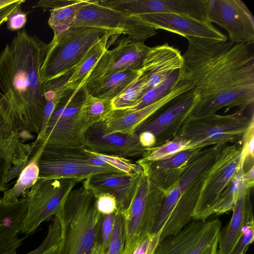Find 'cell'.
<instances>
[{
  "label": "cell",
  "mask_w": 254,
  "mask_h": 254,
  "mask_svg": "<svg viewBox=\"0 0 254 254\" xmlns=\"http://www.w3.org/2000/svg\"><path fill=\"white\" fill-rule=\"evenodd\" d=\"M180 76L198 97L193 116L223 108L245 111L254 103V56L248 45L188 37Z\"/></svg>",
  "instance_id": "cell-1"
},
{
  "label": "cell",
  "mask_w": 254,
  "mask_h": 254,
  "mask_svg": "<svg viewBox=\"0 0 254 254\" xmlns=\"http://www.w3.org/2000/svg\"><path fill=\"white\" fill-rule=\"evenodd\" d=\"M48 46L23 28L0 52V114L21 138L41 129L47 102L41 71Z\"/></svg>",
  "instance_id": "cell-2"
},
{
  "label": "cell",
  "mask_w": 254,
  "mask_h": 254,
  "mask_svg": "<svg viewBox=\"0 0 254 254\" xmlns=\"http://www.w3.org/2000/svg\"><path fill=\"white\" fill-rule=\"evenodd\" d=\"M55 216L62 225L59 254H85L100 242L103 215L97 210L95 196L83 184L70 191Z\"/></svg>",
  "instance_id": "cell-3"
},
{
  "label": "cell",
  "mask_w": 254,
  "mask_h": 254,
  "mask_svg": "<svg viewBox=\"0 0 254 254\" xmlns=\"http://www.w3.org/2000/svg\"><path fill=\"white\" fill-rule=\"evenodd\" d=\"M244 111L239 109L225 115H191L185 122L177 136L189 142L187 149L227 144L241 145L244 135L254 121V113L249 118Z\"/></svg>",
  "instance_id": "cell-4"
},
{
  "label": "cell",
  "mask_w": 254,
  "mask_h": 254,
  "mask_svg": "<svg viewBox=\"0 0 254 254\" xmlns=\"http://www.w3.org/2000/svg\"><path fill=\"white\" fill-rule=\"evenodd\" d=\"M223 147L222 145H215L203 148L187 164L175 184L179 189L180 197L164 227L168 234L177 233L193 220L192 213L200 192Z\"/></svg>",
  "instance_id": "cell-5"
},
{
  "label": "cell",
  "mask_w": 254,
  "mask_h": 254,
  "mask_svg": "<svg viewBox=\"0 0 254 254\" xmlns=\"http://www.w3.org/2000/svg\"><path fill=\"white\" fill-rule=\"evenodd\" d=\"M38 165L39 179L74 178L84 181L97 174L122 172L96 157L84 145L63 146L43 142Z\"/></svg>",
  "instance_id": "cell-6"
},
{
  "label": "cell",
  "mask_w": 254,
  "mask_h": 254,
  "mask_svg": "<svg viewBox=\"0 0 254 254\" xmlns=\"http://www.w3.org/2000/svg\"><path fill=\"white\" fill-rule=\"evenodd\" d=\"M110 32L113 31L70 27L58 35L54 36L48 44L41 68L42 83L44 84L73 69L87 52L105 34Z\"/></svg>",
  "instance_id": "cell-7"
},
{
  "label": "cell",
  "mask_w": 254,
  "mask_h": 254,
  "mask_svg": "<svg viewBox=\"0 0 254 254\" xmlns=\"http://www.w3.org/2000/svg\"><path fill=\"white\" fill-rule=\"evenodd\" d=\"M165 193L143 172L128 208L121 213L125 231L124 254H131L136 245L151 234Z\"/></svg>",
  "instance_id": "cell-8"
},
{
  "label": "cell",
  "mask_w": 254,
  "mask_h": 254,
  "mask_svg": "<svg viewBox=\"0 0 254 254\" xmlns=\"http://www.w3.org/2000/svg\"><path fill=\"white\" fill-rule=\"evenodd\" d=\"M79 178L38 179L24 198L26 211L20 233L28 237L44 221L58 215Z\"/></svg>",
  "instance_id": "cell-9"
},
{
  "label": "cell",
  "mask_w": 254,
  "mask_h": 254,
  "mask_svg": "<svg viewBox=\"0 0 254 254\" xmlns=\"http://www.w3.org/2000/svg\"><path fill=\"white\" fill-rule=\"evenodd\" d=\"M86 91L85 85L65 91L47 124L44 142L63 146L84 145L91 127L80 113Z\"/></svg>",
  "instance_id": "cell-10"
},
{
  "label": "cell",
  "mask_w": 254,
  "mask_h": 254,
  "mask_svg": "<svg viewBox=\"0 0 254 254\" xmlns=\"http://www.w3.org/2000/svg\"><path fill=\"white\" fill-rule=\"evenodd\" d=\"M71 27L104 29L117 35H127L130 40L144 42L155 36L156 30L136 16L88 0L79 9Z\"/></svg>",
  "instance_id": "cell-11"
},
{
  "label": "cell",
  "mask_w": 254,
  "mask_h": 254,
  "mask_svg": "<svg viewBox=\"0 0 254 254\" xmlns=\"http://www.w3.org/2000/svg\"><path fill=\"white\" fill-rule=\"evenodd\" d=\"M241 145L225 144L214 160L192 213L193 220H205L213 214V208L223 190L238 172Z\"/></svg>",
  "instance_id": "cell-12"
},
{
  "label": "cell",
  "mask_w": 254,
  "mask_h": 254,
  "mask_svg": "<svg viewBox=\"0 0 254 254\" xmlns=\"http://www.w3.org/2000/svg\"><path fill=\"white\" fill-rule=\"evenodd\" d=\"M221 227L217 218L193 220L160 242L153 254H206L218 245Z\"/></svg>",
  "instance_id": "cell-13"
},
{
  "label": "cell",
  "mask_w": 254,
  "mask_h": 254,
  "mask_svg": "<svg viewBox=\"0 0 254 254\" xmlns=\"http://www.w3.org/2000/svg\"><path fill=\"white\" fill-rule=\"evenodd\" d=\"M206 16L208 21L218 24L228 32L230 42L254 44V16L243 1L207 0Z\"/></svg>",
  "instance_id": "cell-14"
},
{
  "label": "cell",
  "mask_w": 254,
  "mask_h": 254,
  "mask_svg": "<svg viewBox=\"0 0 254 254\" xmlns=\"http://www.w3.org/2000/svg\"><path fill=\"white\" fill-rule=\"evenodd\" d=\"M198 97L191 89L177 97L165 107L140 125L134 132L153 133L156 137L154 148L160 146L177 136L186 120L192 115Z\"/></svg>",
  "instance_id": "cell-15"
},
{
  "label": "cell",
  "mask_w": 254,
  "mask_h": 254,
  "mask_svg": "<svg viewBox=\"0 0 254 254\" xmlns=\"http://www.w3.org/2000/svg\"><path fill=\"white\" fill-rule=\"evenodd\" d=\"M149 48L144 42L126 37L114 49L106 50L88 75L85 85L115 73L141 68Z\"/></svg>",
  "instance_id": "cell-16"
},
{
  "label": "cell",
  "mask_w": 254,
  "mask_h": 254,
  "mask_svg": "<svg viewBox=\"0 0 254 254\" xmlns=\"http://www.w3.org/2000/svg\"><path fill=\"white\" fill-rule=\"evenodd\" d=\"M99 1L104 5L135 16L166 13L207 20V0H104Z\"/></svg>",
  "instance_id": "cell-17"
},
{
  "label": "cell",
  "mask_w": 254,
  "mask_h": 254,
  "mask_svg": "<svg viewBox=\"0 0 254 254\" xmlns=\"http://www.w3.org/2000/svg\"><path fill=\"white\" fill-rule=\"evenodd\" d=\"M192 89L190 82L179 76L173 89L165 96L147 106L133 111L113 110L102 122L107 132L123 134L133 133L145 121L165 107L181 95Z\"/></svg>",
  "instance_id": "cell-18"
},
{
  "label": "cell",
  "mask_w": 254,
  "mask_h": 254,
  "mask_svg": "<svg viewBox=\"0 0 254 254\" xmlns=\"http://www.w3.org/2000/svg\"><path fill=\"white\" fill-rule=\"evenodd\" d=\"M156 30L162 29L186 38L226 42L227 37L207 20L174 13H148L136 16Z\"/></svg>",
  "instance_id": "cell-19"
},
{
  "label": "cell",
  "mask_w": 254,
  "mask_h": 254,
  "mask_svg": "<svg viewBox=\"0 0 254 254\" xmlns=\"http://www.w3.org/2000/svg\"><path fill=\"white\" fill-rule=\"evenodd\" d=\"M84 146L97 153L126 158L142 157L149 149L141 146L138 135L134 133L127 134L106 132L101 121L89 127L85 135Z\"/></svg>",
  "instance_id": "cell-20"
},
{
  "label": "cell",
  "mask_w": 254,
  "mask_h": 254,
  "mask_svg": "<svg viewBox=\"0 0 254 254\" xmlns=\"http://www.w3.org/2000/svg\"><path fill=\"white\" fill-rule=\"evenodd\" d=\"M142 173L131 175L122 172L99 173L88 178L83 184L95 197L105 193L113 195L117 200L118 210L123 213L131 203Z\"/></svg>",
  "instance_id": "cell-21"
},
{
  "label": "cell",
  "mask_w": 254,
  "mask_h": 254,
  "mask_svg": "<svg viewBox=\"0 0 254 254\" xmlns=\"http://www.w3.org/2000/svg\"><path fill=\"white\" fill-rule=\"evenodd\" d=\"M201 149H185L166 160L145 162L139 159L136 163L142 168L144 174L166 194L177 183L189 161Z\"/></svg>",
  "instance_id": "cell-22"
},
{
  "label": "cell",
  "mask_w": 254,
  "mask_h": 254,
  "mask_svg": "<svg viewBox=\"0 0 254 254\" xmlns=\"http://www.w3.org/2000/svg\"><path fill=\"white\" fill-rule=\"evenodd\" d=\"M183 65V55L178 49L167 43L149 47L141 67L148 77V90L181 69Z\"/></svg>",
  "instance_id": "cell-23"
},
{
  "label": "cell",
  "mask_w": 254,
  "mask_h": 254,
  "mask_svg": "<svg viewBox=\"0 0 254 254\" xmlns=\"http://www.w3.org/2000/svg\"><path fill=\"white\" fill-rule=\"evenodd\" d=\"M26 211L24 198L6 201L0 196V254H16L27 237H19Z\"/></svg>",
  "instance_id": "cell-24"
},
{
  "label": "cell",
  "mask_w": 254,
  "mask_h": 254,
  "mask_svg": "<svg viewBox=\"0 0 254 254\" xmlns=\"http://www.w3.org/2000/svg\"><path fill=\"white\" fill-rule=\"evenodd\" d=\"M251 189L242 183L231 219L220 231L216 254H229L247 224L254 220L250 201Z\"/></svg>",
  "instance_id": "cell-25"
},
{
  "label": "cell",
  "mask_w": 254,
  "mask_h": 254,
  "mask_svg": "<svg viewBox=\"0 0 254 254\" xmlns=\"http://www.w3.org/2000/svg\"><path fill=\"white\" fill-rule=\"evenodd\" d=\"M9 120L0 114V156L9 160L12 166H25L32 152V144H25Z\"/></svg>",
  "instance_id": "cell-26"
},
{
  "label": "cell",
  "mask_w": 254,
  "mask_h": 254,
  "mask_svg": "<svg viewBox=\"0 0 254 254\" xmlns=\"http://www.w3.org/2000/svg\"><path fill=\"white\" fill-rule=\"evenodd\" d=\"M142 71L140 68L115 73L90 85H85V88L94 97L112 101L128 87Z\"/></svg>",
  "instance_id": "cell-27"
},
{
  "label": "cell",
  "mask_w": 254,
  "mask_h": 254,
  "mask_svg": "<svg viewBox=\"0 0 254 254\" xmlns=\"http://www.w3.org/2000/svg\"><path fill=\"white\" fill-rule=\"evenodd\" d=\"M115 35L117 34L113 32L105 34L83 56L74 67L72 74L64 86L66 90H74L85 85L88 75L107 50L108 40Z\"/></svg>",
  "instance_id": "cell-28"
},
{
  "label": "cell",
  "mask_w": 254,
  "mask_h": 254,
  "mask_svg": "<svg viewBox=\"0 0 254 254\" xmlns=\"http://www.w3.org/2000/svg\"><path fill=\"white\" fill-rule=\"evenodd\" d=\"M42 143L35 146L31 156L23 169L14 185L3 191L2 198L6 201H14L19 199L29 190L39 179L38 159L41 153Z\"/></svg>",
  "instance_id": "cell-29"
},
{
  "label": "cell",
  "mask_w": 254,
  "mask_h": 254,
  "mask_svg": "<svg viewBox=\"0 0 254 254\" xmlns=\"http://www.w3.org/2000/svg\"><path fill=\"white\" fill-rule=\"evenodd\" d=\"M88 0H71L68 3L51 10L48 24L57 35L70 27L80 8Z\"/></svg>",
  "instance_id": "cell-30"
},
{
  "label": "cell",
  "mask_w": 254,
  "mask_h": 254,
  "mask_svg": "<svg viewBox=\"0 0 254 254\" xmlns=\"http://www.w3.org/2000/svg\"><path fill=\"white\" fill-rule=\"evenodd\" d=\"M113 110L111 100L94 97L86 91L80 113L91 127L103 121Z\"/></svg>",
  "instance_id": "cell-31"
},
{
  "label": "cell",
  "mask_w": 254,
  "mask_h": 254,
  "mask_svg": "<svg viewBox=\"0 0 254 254\" xmlns=\"http://www.w3.org/2000/svg\"><path fill=\"white\" fill-rule=\"evenodd\" d=\"M147 79V75L142 71L128 87L112 100L114 110L127 109L135 104L148 91Z\"/></svg>",
  "instance_id": "cell-32"
},
{
  "label": "cell",
  "mask_w": 254,
  "mask_h": 254,
  "mask_svg": "<svg viewBox=\"0 0 254 254\" xmlns=\"http://www.w3.org/2000/svg\"><path fill=\"white\" fill-rule=\"evenodd\" d=\"M244 167L240 164L239 169L223 190L213 208V214H222L233 210L243 183Z\"/></svg>",
  "instance_id": "cell-33"
},
{
  "label": "cell",
  "mask_w": 254,
  "mask_h": 254,
  "mask_svg": "<svg viewBox=\"0 0 254 254\" xmlns=\"http://www.w3.org/2000/svg\"><path fill=\"white\" fill-rule=\"evenodd\" d=\"M180 70L174 71L166 79L156 86L147 91L140 99L130 108L125 109L127 111H133L160 100L167 94L174 87L179 78Z\"/></svg>",
  "instance_id": "cell-34"
},
{
  "label": "cell",
  "mask_w": 254,
  "mask_h": 254,
  "mask_svg": "<svg viewBox=\"0 0 254 254\" xmlns=\"http://www.w3.org/2000/svg\"><path fill=\"white\" fill-rule=\"evenodd\" d=\"M189 142L176 136L166 143L156 148H149L147 152L139 159L145 162H154L170 158L179 152L187 149Z\"/></svg>",
  "instance_id": "cell-35"
},
{
  "label": "cell",
  "mask_w": 254,
  "mask_h": 254,
  "mask_svg": "<svg viewBox=\"0 0 254 254\" xmlns=\"http://www.w3.org/2000/svg\"><path fill=\"white\" fill-rule=\"evenodd\" d=\"M62 239V225L58 217L48 226V232L42 243L34 250L26 254H59Z\"/></svg>",
  "instance_id": "cell-36"
},
{
  "label": "cell",
  "mask_w": 254,
  "mask_h": 254,
  "mask_svg": "<svg viewBox=\"0 0 254 254\" xmlns=\"http://www.w3.org/2000/svg\"><path fill=\"white\" fill-rule=\"evenodd\" d=\"M180 197L178 187L175 185L166 194L159 215L151 234H156L162 229Z\"/></svg>",
  "instance_id": "cell-37"
},
{
  "label": "cell",
  "mask_w": 254,
  "mask_h": 254,
  "mask_svg": "<svg viewBox=\"0 0 254 254\" xmlns=\"http://www.w3.org/2000/svg\"><path fill=\"white\" fill-rule=\"evenodd\" d=\"M90 152L111 166L127 175L140 174L143 172L142 168L137 163H133L128 158L114 155Z\"/></svg>",
  "instance_id": "cell-38"
},
{
  "label": "cell",
  "mask_w": 254,
  "mask_h": 254,
  "mask_svg": "<svg viewBox=\"0 0 254 254\" xmlns=\"http://www.w3.org/2000/svg\"><path fill=\"white\" fill-rule=\"evenodd\" d=\"M125 243L124 218L118 210L115 213L113 232L105 254H124Z\"/></svg>",
  "instance_id": "cell-39"
},
{
  "label": "cell",
  "mask_w": 254,
  "mask_h": 254,
  "mask_svg": "<svg viewBox=\"0 0 254 254\" xmlns=\"http://www.w3.org/2000/svg\"><path fill=\"white\" fill-rule=\"evenodd\" d=\"M254 220L247 224L229 254H245L249 246L254 242Z\"/></svg>",
  "instance_id": "cell-40"
},
{
  "label": "cell",
  "mask_w": 254,
  "mask_h": 254,
  "mask_svg": "<svg viewBox=\"0 0 254 254\" xmlns=\"http://www.w3.org/2000/svg\"><path fill=\"white\" fill-rule=\"evenodd\" d=\"M241 155L240 165L245 166L247 160L254 162V121L244 135L241 142Z\"/></svg>",
  "instance_id": "cell-41"
},
{
  "label": "cell",
  "mask_w": 254,
  "mask_h": 254,
  "mask_svg": "<svg viewBox=\"0 0 254 254\" xmlns=\"http://www.w3.org/2000/svg\"><path fill=\"white\" fill-rule=\"evenodd\" d=\"M73 69L63 76L50 80L44 84V95L47 102L52 100L56 94L64 88L71 75Z\"/></svg>",
  "instance_id": "cell-42"
},
{
  "label": "cell",
  "mask_w": 254,
  "mask_h": 254,
  "mask_svg": "<svg viewBox=\"0 0 254 254\" xmlns=\"http://www.w3.org/2000/svg\"><path fill=\"white\" fill-rule=\"evenodd\" d=\"M96 205L97 210L102 215L111 214L118 211L116 198L108 193L101 194L96 196Z\"/></svg>",
  "instance_id": "cell-43"
},
{
  "label": "cell",
  "mask_w": 254,
  "mask_h": 254,
  "mask_svg": "<svg viewBox=\"0 0 254 254\" xmlns=\"http://www.w3.org/2000/svg\"><path fill=\"white\" fill-rule=\"evenodd\" d=\"M161 231L144 237L135 247L131 254H153L158 244Z\"/></svg>",
  "instance_id": "cell-44"
},
{
  "label": "cell",
  "mask_w": 254,
  "mask_h": 254,
  "mask_svg": "<svg viewBox=\"0 0 254 254\" xmlns=\"http://www.w3.org/2000/svg\"><path fill=\"white\" fill-rule=\"evenodd\" d=\"M115 213L103 216L100 232V242L105 253L106 252L112 236Z\"/></svg>",
  "instance_id": "cell-45"
},
{
  "label": "cell",
  "mask_w": 254,
  "mask_h": 254,
  "mask_svg": "<svg viewBox=\"0 0 254 254\" xmlns=\"http://www.w3.org/2000/svg\"><path fill=\"white\" fill-rule=\"evenodd\" d=\"M7 22V28L9 30H20L27 22V14L20 8L10 16Z\"/></svg>",
  "instance_id": "cell-46"
},
{
  "label": "cell",
  "mask_w": 254,
  "mask_h": 254,
  "mask_svg": "<svg viewBox=\"0 0 254 254\" xmlns=\"http://www.w3.org/2000/svg\"><path fill=\"white\" fill-rule=\"evenodd\" d=\"M12 166L11 162L0 156V192L6 190L8 173Z\"/></svg>",
  "instance_id": "cell-47"
},
{
  "label": "cell",
  "mask_w": 254,
  "mask_h": 254,
  "mask_svg": "<svg viewBox=\"0 0 254 254\" xmlns=\"http://www.w3.org/2000/svg\"><path fill=\"white\" fill-rule=\"evenodd\" d=\"M24 0H17L16 1L0 9V26L8 20L10 16L21 8Z\"/></svg>",
  "instance_id": "cell-48"
},
{
  "label": "cell",
  "mask_w": 254,
  "mask_h": 254,
  "mask_svg": "<svg viewBox=\"0 0 254 254\" xmlns=\"http://www.w3.org/2000/svg\"><path fill=\"white\" fill-rule=\"evenodd\" d=\"M139 141L142 147L145 148H153L156 144V137L150 131H144L138 134Z\"/></svg>",
  "instance_id": "cell-49"
},
{
  "label": "cell",
  "mask_w": 254,
  "mask_h": 254,
  "mask_svg": "<svg viewBox=\"0 0 254 254\" xmlns=\"http://www.w3.org/2000/svg\"><path fill=\"white\" fill-rule=\"evenodd\" d=\"M254 165H253L247 173L243 175V183L248 187L252 188L254 185Z\"/></svg>",
  "instance_id": "cell-50"
},
{
  "label": "cell",
  "mask_w": 254,
  "mask_h": 254,
  "mask_svg": "<svg viewBox=\"0 0 254 254\" xmlns=\"http://www.w3.org/2000/svg\"><path fill=\"white\" fill-rule=\"evenodd\" d=\"M85 254H105V253L103 251L101 242H99Z\"/></svg>",
  "instance_id": "cell-51"
},
{
  "label": "cell",
  "mask_w": 254,
  "mask_h": 254,
  "mask_svg": "<svg viewBox=\"0 0 254 254\" xmlns=\"http://www.w3.org/2000/svg\"><path fill=\"white\" fill-rule=\"evenodd\" d=\"M16 0H0V9L15 2Z\"/></svg>",
  "instance_id": "cell-52"
},
{
  "label": "cell",
  "mask_w": 254,
  "mask_h": 254,
  "mask_svg": "<svg viewBox=\"0 0 254 254\" xmlns=\"http://www.w3.org/2000/svg\"><path fill=\"white\" fill-rule=\"evenodd\" d=\"M218 245H215L208 253L206 254H216Z\"/></svg>",
  "instance_id": "cell-53"
}]
</instances>
